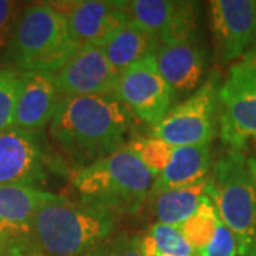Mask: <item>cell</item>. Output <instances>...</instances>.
<instances>
[{
	"label": "cell",
	"mask_w": 256,
	"mask_h": 256,
	"mask_svg": "<svg viewBox=\"0 0 256 256\" xmlns=\"http://www.w3.org/2000/svg\"><path fill=\"white\" fill-rule=\"evenodd\" d=\"M158 44L160 43L156 37L127 20L97 46L100 47L111 66L121 73L131 64L137 63L146 56L154 54Z\"/></svg>",
	"instance_id": "18"
},
{
	"label": "cell",
	"mask_w": 256,
	"mask_h": 256,
	"mask_svg": "<svg viewBox=\"0 0 256 256\" xmlns=\"http://www.w3.org/2000/svg\"><path fill=\"white\" fill-rule=\"evenodd\" d=\"M194 256H196V255H194Z\"/></svg>",
	"instance_id": "31"
},
{
	"label": "cell",
	"mask_w": 256,
	"mask_h": 256,
	"mask_svg": "<svg viewBox=\"0 0 256 256\" xmlns=\"http://www.w3.org/2000/svg\"><path fill=\"white\" fill-rule=\"evenodd\" d=\"M118 216L52 195L36 212L22 246L30 256H86L111 238Z\"/></svg>",
	"instance_id": "2"
},
{
	"label": "cell",
	"mask_w": 256,
	"mask_h": 256,
	"mask_svg": "<svg viewBox=\"0 0 256 256\" xmlns=\"http://www.w3.org/2000/svg\"><path fill=\"white\" fill-rule=\"evenodd\" d=\"M0 256H30L26 252V249L22 246V244H12L9 246L3 249Z\"/></svg>",
	"instance_id": "27"
},
{
	"label": "cell",
	"mask_w": 256,
	"mask_h": 256,
	"mask_svg": "<svg viewBox=\"0 0 256 256\" xmlns=\"http://www.w3.org/2000/svg\"><path fill=\"white\" fill-rule=\"evenodd\" d=\"M124 9L128 20L156 37L160 44L194 36L196 8L192 2L131 0L124 2Z\"/></svg>",
	"instance_id": "11"
},
{
	"label": "cell",
	"mask_w": 256,
	"mask_h": 256,
	"mask_svg": "<svg viewBox=\"0 0 256 256\" xmlns=\"http://www.w3.org/2000/svg\"><path fill=\"white\" fill-rule=\"evenodd\" d=\"M218 222L220 215L216 208L210 196L205 195L196 212L180 226L181 234L194 249L195 255L210 245L218 228Z\"/></svg>",
	"instance_id": "20"
},
{
	"label": "cell",
	"mask_w": 256,
	"mask_h": 256,
	"mask_svg": "<svg viewBox=\"0 0 256 256\" xmlns=\"http://www.w3.org/2000/svg\"><path fill=\"white\" fill-rule=\"evenodd\" d=\"M246 54H249L252 58H254V62L256 63V44L254 47H252V50L249 52V53H246Z\"/></svg>",
	"instance_id": "29"
},
{
	"label": "cell",
	"mask_w": 256,
	"mask_h": 256,
	"mask_svg": "<svg viewBox=\"0 0 256 256\" xmlns=\"http://www.w3.org/2000/svg\"><path fill=\"white\" fill-rule=\"evenodd\" d=\"M146 256H194L195 252L180 228L156 222L144 236H140Z\"/></svg>",
	"instance_id": "21"
},
{
	"label": "cell",
	"mask_w": 256,
	"mask_h": 256,
	"mask_svg": "<svg viewBox=\"0 0 256 256\" xmlns=\"http://www.w3.org/2000/svg\"><path fill=\"white\" fill-rule=\"evenodd\" d=\"M216 107L218 88L214 80H208L152 126L151 137L172 146L210 144L215 137Z\"/></svg>",
	"instance_id": "7"
},
{
	"label": "cell",
	"mask_w": 256,
	"mask_h": 256,
	"mask_svg": "<svg viewBox=\"0 0 256 256\" xmlns=\"http://www.w3.org/2000/svg\"><path fill=\"white\" fill-rule=\"evenodd\" d=\"M210 30L224 62H234L256 44V0H212Z\"/></svg>",
	"instance_id": "10"
},
{
	"label": "cell",
	"mask_w": 256,
	"mask_h": 256,
	"mask_svg": "<svg viewBox=\"0 0 256 256\" xmlns=\"http://www.w3.org/2000/svg\"><path fill=\"white\" fill-rule=\"evenodd\" d=\"M210 178V176H208ZM208 178L191 186L158 194L156 200V216L160 224L180 228L196 212L202 198L206 195Z\"/></svg>",
	"instance_id": "19"
},
{
	"label": "cell",
	"mask_w": 256,
	"mask_h": 256,
	"mask_svg": "<svg viewBox=\"0 0 256 256\" xmlns=\"http://www.w3.org/2000/svg\"><path fill=\"white\" fill-rule=\"evenodd\" d=\"M248 161H249V166H250V172H252V176H254V181L256 184V156L248 158Z\"/></svg>",
	"instance_id": "28"
},
{
	"label": "cell",
	"mask_w": 256,
	"mask_h": 256,
	"mask_svg": "<svg viewBox=\"0 0 256 256\" xmlns=\"http://www.w3.org/2000/svg\"><path fill=\"white\" fill-rule=\"evenodd\" d=\"M67 20L53 3L22 10L12 32L6 57L18 72L57 73L78 48Z\"/></svg>",
	"instance_id": "4"
},
{
	"label": "cell",
	"mask_w": 256,
	"mask_h": 256,
	"mask_svg": "<svg viewBox=\"0 0 256 256\" xmlns=\"http://www.w3.org/2000/svg\"><path fill=\"white\" fill-rule=\"evenodd\" d=\"M22 72L16 68L0 70V131L13 127Z\"/></svg>",
	"instance_id": "23"
},
{
	"label": "cell",
	"mask_w": 256,
	"mask_h": 256,
	"mask_svg": "<svg viewBox=\"0 0 256 256\" xmlns=\"http://www.w3.org/2000/svg\"><path fill=\"white\" fill-rule=\"evenodd\" d=\"M126 146L156 178L164 171L174 151V146L156 137L137 138Z\"/></svg>",
	"instance_id": "22"
},
{
	"label": "cell",
	"mask_w": 256,
	"mask_h": 256,
	"mask_svg": "<svg viewBox=\"0 0 256 256\" xmlns=\"http://www.w3.org/2000/svg\"><path fill=\"white\" fill-rule=\"evenodd\" d=\"M44 178L46 156L36 132L14 126L0 131V186H36Z\"/></svg>",
	"instance_id": "12"
},
{
	"label": "cell",
	"mask_w": 256,
	"mask_h": 256,
	"mask_svg": "<svg viewBox=\"0 0 256 256\" xmlns=\"http://www.w3.org/2000/svg\"><path fill=\"white\" fill-rule=\"evenodd\" d=\"M210 168V144L174 146L165 170L156 178L150 196L178 188L191 186L208 178Z\"/></svg>",
	"instance_id": "17"
},
{
	"label": "cell",
	"mask_w": 256,
	"mask_h": 256,
	"mask_svg": "<svg viewBox=\"0 0 256 256\" xmlns=\"http://www.w3.org/2000/svg\"><path fill=\"white\" fill-rule=\"evenodd\" d=\"M220 138L232 150H242L256 138V63L245 54L229 67L218 88Z\"/></svg>",
	"instance_id": "6"
},
{
	"label": "cell",
	"mask_w": 256,
	"mask_h": 256,
	"mask_svg": "<svg viewBox=\"0 0 256 256\" xmlns=\"http://www.w3.org/2000/svg\"><path fill=\"white\" fill-rule=\"evenodd\" d=\"M18 16L20 14H18V3L16 2L0 0V43L4 42L6 38L9 42Z\"/></svg>",
	"instance_id": "26"
},
{
	"label": "cell",
	"mask_w": 256,
	"mask_h": 256,
	"mask_svg": "<svg viewBox=\"0 0 256 256\" xmlns=\"http://www.w3.org/2000/svg\"><path fill=\"white\" fill-rule=\"evenodd\" d=\"M52 195L28 185L0 186V250L24 240L36 212Z\"/></svg>",
	"instance_id": "15"
},
{
	"label": "cell",
	"mask_w": 256,
	"mask_h": 256,
	"mask_svg": "<svg viewBox=\"0 0 256 256\" xmlns=\"http://www.w3.org/2000/svg\"><path fill=\"white\" fill-rule=\"evenodd\" d=\"M60 98L54 74L22 72L13 126L37 132L52 121Z\"/></svg>",
	"instance_id": "14"
},
{
	"label": "cell",
	"mask_w": 256,
	"mask_h": 256,
	"mask_svg": "<svg viewBox=\"0 0 256 256\" xmlns=\"http://www.w3.org/2000/svg\"><path fill=\"white\" fill-rule=\"evenodd\" d=\"M86 256H146L141 248L140 236L108 238L94 248Z\"/></svg>",
	"instance_id": "24"
},
{
	"label": "cell",
	"mask_w": 256,
	"mask_h": 256,
	"mask_svg": "<svg viewBox=\"0 0 256 256\" xmlns=\"http://www.w3.org/2000/svg\"><path fill=\"white\" fill-rule=\"evenodd\" d=\"M154 56L160 72L175 94L196 92L204 77L205 62L194 36L160 44Z\"/></svg>",
	"instance_id": "16"
},
{
	"label": "cell",
	"mask_w": 256,
	"mask_h": 256,
	"mask_svg": "<svg viewBox=\"0 0 256 256\" xmlns=\"http://www.w3.org/2000/svg\"><path fill=\"white\" fill-rule=\"evenodd\" d=\"M196 256H239L238 240L232 230L220 220L214 239Z\"/></svg>",
	"instance_id": "25"
},
{
	"label": "cell",
	"mask_w": 256,
	"mask_h": 256,
	"mask_svg": "<svg viewBox=\"0 0 256 256\" xmlns=\"http://www.w3.org/2000/svg\"><path fill=\"white\" fill-rule=\"evenodd\" d=\"M53 4L64 14L72 36L78 44H100L128 20L124 2L74 0Z\"/></svg>",
	"instance_id": "13"
},
{
	"label": "cell",
	"mask_w": 256,
	"mask_h": 256,
	"mask_svg": "<svg viewBox=\"0 0 256 256\" xmlns=\"http://www.w3.org/2000/svg\"><path fill=\"white\" fill-rule=\"evenodd\" d=\"M206 195L238 240L239 256H256V184L242 150L229 148L218 160Z\"/></svg>",
	"instance_id": "5"
},
{
	"label": "cell",
	"mask_w": 256,
	"mask_h": 256,
	"mask_svg": "<svg viewBox=\"0 0 256 256\" xmlns=\"http://www.w3.org/2000/svg\"><path fill=\"white\" fill-rule=\"evenodd\" d=\"M175 92L156 66V56H146L120 73L116 97L130 112L151 126L172 108Z\"/></svg>",
	"instance_id": "8"
},
{
	"label": "cell",
	"mask_w": 256,
	"mask_h": 256,
	"mask_svg": "<svg viewBox=\"0 0 256 256\" xmlns=\"http://www.w3.org/2000/svg\"><path fill=\"white\" fill-rule=\"evenodd\" d=\"M60 97L116 96L120 73L97 44L84 43L54 73Z\"/></svg>",
	"instance_id": "9"
},
{
	"label": "cell",
	"mask_w": 256,
	"mask_h": 256,
	"mask_svg": "<svg viewBox=\"0 0 256 256\" xmlns=\"http://www.w3.org/2000/svg\"><path fill=\"white\" fill-rule=\"evenodd\" d=\"M156 176L127 146L80 168L73 186L80 201L112 214H136L150 198Z\"/></svg>",
	"instance_id": "3"
},
{
	"label": "cell",
	"mask_w": 256,
	"mask_h": 256,
	"mask_svg": "<svg viewBox=\"0 0 256 256\" xmlns=\"http://www.w3.org/2000/svg\"><path fill=\"white\" fill-rule=\"evenodd\" d=\"M130 126L131 114L116 96L63 97L50 134L68 160L84 168L124 146Z\"/></svg>",
	"instance_id": "1"
},
{
	"label": "cell",
	"mask_w": 256,
	"mask_h": 256,
	"mask_svg": "<svg viewBox=\"0 0 256 256\" xmlns=\"http://www.w3.org/2000/svg\"><path fill=\"white\" fill-rule=\"evenodd\" d=\"M2 252H3V250H0V255H2Z\"/></svg>",
	"instance_id": "30"
}]
</instances>
